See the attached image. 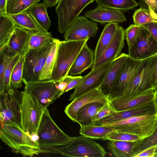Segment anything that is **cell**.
I'll return each instance as SVG.
<instances>
[{
    "instance_id": "6da1fadb",
    "label": "cell",
    "mask_w": 157,
    "mask_h": 157,
    "mask_svg": "<svg viewBox=\"0 0 157 157\" xmlns=\"http://www.w3.org/2000/svg\"><path fill=\"white\" fill-rule=\"evenodd\" d=\"M1 124L0 139L13 152L29 157L42 153L38 142L24 132L20 126L12 122Z\"/></svg>"
},
{
    "instance_id": "7a4b0ae2",
    "label": "cell",
    "mask_w": 157,
    "mask_h": 157,
    "mask_svg": "<svg viewBox=\"0 0 157 157\" xmlns=\"http://www.w3.org/2000/svg\"><path fill=\"white\" fill-rule=\"evenodd\" d=\"M45 153H58L72 157H104L107 153L100 144L81 135L72 137L68 144L56 147Z\"/></svg>"
},
{
    "instance_id": "3957f363",
    "label": "cell",
    "mask_w": 157,
    "mask_h": 157,
    "mask_svg": "<svg viewBox=\"0 0 157 157\" xmlns=\"http://www.w3.org/2000/svg\"><path fill=\"white\" fill-rule=\"evenodd\" d=\"M88 40H59L56 62L51 80L58 81L68 75L69 71L77 56Z\"/></svg>"
},
{
    "instance_id": "277c9868",
    "label": "cell",
    "mask_w": 157,
    "mask_h": 157,
    "mask_svg": "<svg viewBox=\"0 0 157 157\" xmlns=\"http://www.w3.org/2000/svg\"><path fill=\"white\" fill-rule=\"evenodd\" d=\"M37 135L38 142L42 153H45L56 147L65 145L72 138L65 133L56 124L48 109L41 118Z\"/></svg>"
},
{
    "instance_id": "5b68a950",
    "label": "cell",
    "mask_w": 157,
    "mask_h": 157,
    "mask_svg": "<svg viewBox=\"0 0 157 157\" xmlns=\"http://www.w3.org/2000/svg\"><path fill=\"white\" fill-rule=\"evenodd\" d=\"M21 127L32 138L37 139L38 129L43 114L47 109L25 90L21 92Z\"/></svg>"
},
{
    "instance_id": "8992f818",
    "label": "cell",
    "mask_w": 157,
    "mask_h": 157,
    "mask_svg": "<svg viewBox=\"0 0 157 157\" xmlns=\"http://www.w3.org/2000/svg\"><path fill=\"white\" fill-rule=\"evenodd\" d=\"M103 125L110 127L117 132L133 134L143 139L154 133L157 126V116L148 114L132 117Z\"/></svg>"
},
{
    "instance_id": "52a82bcc",
    "label": "cell",
    "mask_w": 157,
    "mask_h": 157,
    "mask_svg": "<svg viewBox=\"0 0 157 157\" xmlns=\"http://www.w3.org/2000/svg\"><path fill=\"white\" fill-rule=\"evenodd\" d=\"M53 40L39 48L29 49L25 54L23 76L25 84L40 81V76Z\"/></svg>"
},
{
    "instance_id": "ba28073f",
    "label": "cell",
    "mask_w": 157,
    "mask_h": 157,
    "mask_svg": "<svg viewBox=\"0 0 157 157\" xmlns=\"http://www.w3.org/2000/svg\"><path fill=\"white\" fill-rule=\"evenodd\" d=\"M0 105L1 123L12 122L21 126V106L22 93L12 87L1 94Z\"/></svg>"
},
{
    "instance_id": "9c48e42d",
    "label": "cell",
    "mask_w": 157,
    "mask_h": 157,
    "mask_svg": "<svg viewBox=\"0 0 157 157\" xmlns=\"http://www.w3.org/2000/svg\"><path fill=\"white\" fill-rule=\"evenodd\" d=\"M94 0H60L56 8L58 18V30L61 33L66 29L83 9Z\"/></svg>"
},
{
    "instance_id": "30bf717a",
    "label": "cell",
    "mask_w": 157,
    "mask_h": 157,
    "mask_svg": "<svg viewBox=\"0 0 157 157\" xmlns=\"http://www.w3.org/2000/svg\"><path fill=\"white\" fill-rule=\"evenodd\" d=\"M145 59H135L129 55L108 97V100L123 95L127 88L137 75Z\"/></svg>"
},
{
    "instance_id": "8fae6325",
    "label": "cell",
    "mask_w": 157,
    "mask_h": 157,
    "mask_svg": "<svg viewBox=\"0 0 157 157\" xmlns=\"http://www.w3.org/2000/svg\"><path fill=\"white\" fill-rule=\"evenodd\" d=\"M58 81H40L25 84V90L35 98L44 108L47 109L61 96Z\"/></svg>"
},
{
    "instance_id": "7c38bea8",
    "label": "cell",
    "mask_w": 157,
    "mask_h": 157,
    "mask_svg": "<svg viewBox=\"0 0 157 157\" xmlns=\"http://www.w3.org/2000/svg\"><path fill=\"white\" fill-rule=\"evenodd\" d=\"M157 59V53L145 59L137 75L123 95H138L152 88L151 82Z\"/></svg>"
},
{
    "instance_id": "4fadbf2b",
    "label": "cell",
    "mask_w": 157,
    "mask_h": 157,
    "mask_svg": "<svg viewBox=\"0 0 157 157\" xmlns=\"http://www.w3.org/2000/svg\"><path fill=\"white\" fill-rule=\"evenodd\" d=\"M155 92L151 88L136 95H124L108 100L110 106L117 112L150 105L154 103Z\"/></svg>"
},
{
    "instance_id": "5bb4252c",
    "label": "cell",
    "mask_w": 157,
    "mask_h": 157,
    "mask_svg": "<svg viewBox=\"0 0 157 157\" xmlns=\"http://www.w3.org/2000/svg\"><path fill=\"white\" fill-rule=\"evenodd\" d=\"M114 60L91 70L85 75L82 82L74 89L73 92L70 96L69 101H72L82 94L101 86L112 65Z\"/></svg>"
},
{
    "instance_id": "9a60e30c",
    "label": "cell",
    "mask_w": 157,
    "mask_h": 157,
    "mask_svg": "<svg viewBox=\"0 0 157 157\" xmlns=\"http://www.w3.org/2000/svg\"><path fill=\"white\" fill-rule=\"evenodd\" d=\"M98 25L85 16L78 17L68 27L64 35L66 40H81L96 36Z\"/></svg>"
},
{
    "instance_id": "2e32d148",
    "label": "cell",
    "mask_w": 157,
    "mask_h": 157,
    "mask_svg": "<svg viewBox=\"0 0 157 157\" xmlns=\"http://www.w3.org/2000/svg\"><path fill=\"white\" fill-rule=\"evenodd\" d=\"M98 102L105 105L108 99L103 93L101 86L77 97L65 107L64 112L72 121L77 122V114L83 106L91 103Z\"/></svg>"
},
{
    "instance_id": "e0dca14e",
    "label": "cell",
    "mask_w": 157,
    "mask_h": 157,
    "mask_svg": "<svg viewBox=\"0 0 157 157\" xmlns=\"http://www.w3.org/2000/svg\"><path fill=\"white\" fill-rule=\"evenodd\" d=\"M128 52V55L135 59H146L157 53V41L140 26L137 41Z\"/></svg>"
},
{
    "instance_id": "ac0fdd59",
    "label": "cell",
    "mask_w": 157,
    "mask_h": 157,
    "mask_svg": "<svg viewBox=\"0 0 157 157\" xmlns=\"http://www.w3.org/2000/svg\"><path fill=\"white\" fill-rule=\"evenodd\" d=\"M125 39L124 29L122 26L119 25L111 42L98 61L94 64L92 70L115 59L120 56L124 47Z\"/></svg>"
},
{
    "instance_id": "d6986e66",
    "label": "cell",
    "mask_w": 157,
    "mask_h": 157,
    "mask_svg": "<svg viewBox=\"0 0 157 157\" xmlns=\"http://www.w3.org/2000/svg\"><path fill=\"white\" fill-rule=\"evenodd\" d=\"M84 16L92 21L102 25L109 23H123L127 21L124 13L120 11L99 6L85 12Z\"/></svg>"
},
{
    "instance_id": "ffe728a7",
    "label": "cell",
    "mask_w": 157,
    "mask_h": 157,
    "mask_svg": "<svg viewBox=\"0 0 157 157\" xmlns=\"http://www.w3.org/2000/svg\"><path fill=\"white\" fill-rule=\"evenodd\" d=\"M154 103L131 109L115 112L105 116L94 124L103 125L132 117L148 114L156 115Z\"/></svg>"
},
{
    "instance_id": "44dd1931",
    "label": "cell",
    "mask_w": 157,
    "mask_h": 157,
    "mask_svg": "<svg viewBox=\"0 0 157 157\" xmlns=\"http://www.w3.org/2000/svg\"><path fill=\"white\" fill-rule=\"evenodd\" d=\"M86 43L78 54L70 70L68 75L72 76L81 75L85 71L93 67L94 52Z\"/></svg>"
},
{
    "instance_id": "7402d4cb",
    "label": "cell",
    "mask_w": 157,
    "mask_h": 157,
    "mask_svg": "<svg viewBox=\"0 0 157 157\" xmlns=\"http://www.w3.org/2000/svg\"><path fill=\"white\" fill-rule=\"evenodd\" d=\"M33 32L16 25L7 45L21 56H25L29 50V40Z\"/></svg>"
},
{
    "instance_id": "603a6c76",
    "label": "cell",
    "mask_w": 157,
    "mask_h": 157,
    "mask_svg": "<svg viewBox=\"0 0 157 157\" xmlns=\"http://www.w3.org/2000/svg\"><path fill=\"white\" fill-rule=\"evenodd\" d=\"M128 56V55L123 53L114 60L111 68L101 85V90L107 98L111 91L121 70Z\"/></svg>"
},
{
    "instance_id": "cb8c5ba5",
    "label": "cell",
    "mask_w": 157,
    "mask_h": 157,
    "mask_svg": "<svg viewBox=\"0 0 157 157\" xmlns=\"http://www.w3.org/2000/svg\"><path fill=\"white\" fill-rule=\"evenodd\" d=\"M119 24L113 22L106 24L100 35L94 52V64L113 39L119 26Z\"/></svg>"
},
{
    "instance_id": "d4e9b609",
    "label": "cell",
    "mask_w": 157,
    "mask_h": 157,
    "mask_svg": "<svg viewBox=\"0 0 157 157\" xmlns=\"http://www.w3.org/2000/svg\"><path fill=\"white\" fill-rule=\"evenodd\" d=\"M104 105L100 102H95L83 106L77 113L76 122L80 126L91 125L93 118Z\"/></svg>"
},
{
    "instance_id": "484cf974",
    "label": "cell",
    "mask_w": 157,
    "mask_h": 157,
    "mask_svg": "<svg viewBox=\"0 0 157 157\" xmlns=\"http://www.w3.org/2000/svg\"><path fill=\"white\" fill-rule=\"evenodd\" d=\"M80 127L79 134L92 139H102L105 140L111 133L116 132L115 129L105 125L91 124Z\"/></svg>"
},
{
    "instance_id": "4316f807",
    "label": "cell",
    "mask_w": 157,
    "mask_h": 157,
    "mask_svg": "<svg viewBox=\"0 0 157 157\" xmlns=\"http://www.w3.org/2000/svg\"><path fill=\"white\" fill-rule=\"evenodd\" d=\"M48 8L43 2L35 5L28 10L40 28L46 32L51 24L47 12Z\"/></svg>"
},
{
    "instance_id": "83f0119b",
    "label": "cell",
    "mask_w": 157,
    "mask_h": 157,
    "mask_svg": "<svg viewBox=\"0 0 157 157\" xmlns=\"http://www.w3.org/2000/svg\"><path fill=\"white\" fill-rule=\"evenodd\" d=\"M16 26L8 15L0 14V50L7 45Z\"/></svg>"
},
{
    "instance_id": "f1b7e54d",
    "label": "cell",
    "mask_w": 157,
    "mask_h": 157,
    "mask_svg": "<svg viewBox=\"0 0 157 157\" xmlns=\"http://www.w3.org/2000/svg\"><path fill=\"white\" fill-rule=\"evenodd\" d=\"M135 141L109 140L107 148L117 157H130Z\"/></svg>"
},
{
    "instance_id": "f546056e",
    "label": "cell",
    "mask_w": 157,
    "mask_h": 157,
    "mask_svg": "<svg viewBox=\"0 0 157 157\" xmlns=\"http://www.w3.org/2000/svg\"><path fill=\"white\" fill-rule=\"evenodd\" d=\"M59 40L54 38L52 46L46 59L45 63L39 77V81L51 80L55 65L58 43Z\"/></svg>"
},
{
    "instance_id": "4dcf8cb0",
    "label": "cell",
    "mask_w": 157,
    "mask_h": 157,
    "mask_svg": "<svg viewBox=\"0 0 157 157\" xmlns=\"http://www.w3.org/2000/svg\"><path fill=\"white\" fill-rule=\"evenodd\" d=\"M98 6L126 12L139 4L136 0H95Z\"/></svg>"
},
{
    "instance_id": "1f68e13d",
    "label": "cell",
    "mask_w": 157,
    "mask_h": 157,
    "mask_svg": "<svg viewBox=\"0 0 157 157\" xmlns=\"http://www.w3.org/2000/svg\"><path fill=\"white\" fill-rule=\"evenodd\" d=\"M8 15L16 25L32 31L43 30L40 28L28 10L17 14Z\"/></svg>"
},
{
    "instance_id": "d6a6232c",
    "label": "cell",
    "mask_w": 157,
    "mask_h": 157,
    "mask_svg": "<svg viewBox=\"0 0 157 157\" xmlns=\"http://www.w3.org/2000/svg\"><path fill=\"white\" fill-rule=\"evenodd\" d=\"M17 54L7 45L0 50V94L4 92V73L5 70Z\"/></svg>"
},
{
    "instance_id": "836d02e7",
    "label": "cell",
    "mask_w": 157,
    "mask_h": 157,
    "mask_svg": "<svg viewBox=\"0 0 157 157\" xmlns=\"http://www.w3.org/2000/svg\"><path fill=\"white\" fill-rule=\"evenodd\" d=\"M40 2V0H7V14H16L25 12Z\"/></svg>"
},
{
    "instance_id": "e575fe53",
    "label": "cell",
    "mask_w": 157,
    "mask_h": 157,
    "mask_svg": "<svg viewBox=\"0 0 157 157\" xmlns=\"http://www.w3.org/2000/svg\"><path fill=\"white\" fill-rule=\"evenodd\" d=\"M134 24L139 26L157 21V14L153 11L140 7L133 15Z\"/></svg>"
},
{
    "instance_id": "d590c367",
    "label": "cell",
    "mask_w": 157,
    "mask_h": 157,
    "mask_svg": "<svg viewBox=\"0 0 157 157\" xmlns=\"http://www.w3.org/2000/svg\"><path fill=\"white\" fill-rule=\"evenodd\" d=\"M54 38L51 33L48 32L44 30L33 31L30 39L29 50L41 47L52 41Z\"/></svg>"
},
{
    "instance_id": "8d00e7d4",
    "label": "cell",
    "mask_w": 157,
    "mask_h": 157,
    "mask_svg": "<svg viewBox=\"0 0 157 157\" xmlns=\"http://www.w3.org/2000/svg\"><path fill=\"white\" fill-rule=\"evenodd\" d=\"M157 145V126L151 136L135 142L131 157H135L139 153L147 148Z\"/></svg>"
},
{
    "instance_id": "74e56055",
    "label": "cell",
    "mask_w": 157,
    "mask_h": 157,
    "mask_svg": "<svg viewBox=\"0 0 157 157\" xmlns=\"http://www.w3.org/2000/svg\"><path fill=\"white\" fill-rule=\"evenodd\" d=\"M25 56H20L12 71L10 81L11 86L17 89L23 86V76Z\"/></svg>"
},
{
    "instance_id": "f35d334b",
    "label": "cell",
    "mask_w": 157,
    "mask_h": 157,
    "mask_svg": "<svg viewBox=\"0 0 157 157\" xmlns=\"http://www.w3.org/2000/svg\"><path fill=\"white\" fill-rule=\"evenodd\" d=\"M140 26L132 24L124 30L125 39L130 51L136 44L139 36Z\"/></svg>"
},
{
    "instance_id": "ab89813d",
    "label": "cell",
    "mask_w": 157,
    "mask_h": 157,
    "mask_svg": "<svg viewBox=\"0 0 157 157\" xmlns=\"http://www.w3.org/2000/svg\"><path fill=\"white\" fill-rule=\"evenodd\" d=\"M21 56V55L17 54L10 63L5 70L4 73V92L3 93L8 92L12 87L10 83L11 75L14 67Z\"/></svg>"
},
{
    "instance_id": "60d3db41",
    "label": "cell",
    "mask_w": 157,
    "mask_h": 157,
    "mask_svg": "<svg viewBox=\"0 0 157 157\" xmlns=\"http://www.w3.org/2000/svg\"><path fill=\"white\" fill-rule=\"evenodd\" d=\"M142 139L141 137L129 133L115 132L111 133L105 140H117L136 141Z\"/></svg>"
},
{
    "instance_id": "b9f144b4",
    "label": "cell",
    "mask_w": 157,
    "mask_h": 157,
    "mask_svg": "<svg viewBox=\"0 0 157 157\" xmlns=\"http://www.w3.org/2000/svg\"><path fill=\"white\" fill-rule=\"evenodd\" d=\"M115 111L110 106L109 102L105 105L93 117L92 119V124L98 121L102 118Z\"/></svg>"
},
{
    "instance_id": "7bdbcfd3",
    "label": "cell",
    "mask_w": 157,
    "mask_h": 157,
    "mask_svg": "<svg viewBox=\"0 0 157 157\" xmlns=\"http://www.w3.org/2000/svg\"><path fill=\"white\" fill-rule=\"evenodd\" d=\"M140 7L153 11L157 14V0H139Z\"/></svg>"
},
{
    "instance_id": "ee69618b",
    "label": "cell",
    "mask_w": 157,
    "mask_h": 157,
    "mask_svg": "<svg viewBox=\"0 0 157 157\" xmlns=\"http://www.w3.org/2000/svg\"><path fill=\"white\" fill-rule=\"evenodd\" d=\"M85 76H76L75 78L67 85L64 91V93L68 91L75 89L80 84L83 80Z\"/></svg>"
},
{
    "instance_id": "f6af8a7d",
    "label": "cell",
    "mask_w": 157,
    "mask_h": 157,
    "mask_svg": "<svg viewBox=\"0 0 157 157\" xmlns=\"http://www.w3.org/2000/svg\"><path fill=\"white\" fill-rule=\"evenodd\" d=\"M142 26L157 41V21L144 24Z\"/></svg>"
},
{
    "instance_id": "bcb514c9",
    "label": "cell",
    "mask_w": 157,
    "mask_h": 157,
    "mask_svg": "<svg viewBox=\"0 0 157 157\" xmlns=\"http://www.w3.org/2000/svg\"><path fill=\"white\" fill-rule=\"evenodd\" d=\"M156 146L150 147L139 153L135 157H154Z\"/></svg>"
},
{
    "instance_id": "7dc6e473",
    "label": "cell",
    "mask_w": 157,
    "mask_h": 157,
    "mask_svg": "<svg viewBox=\"0 0 157 157\" xmlns=\"http://www.w3.org/2000/svg\"><path fill=\"white\" fill-rule=\"evenodd\" d=\"M151 84L154 92L157 91V59L155 66L151 78Z\"/></svg>"
},
{
    "instance_id": "c3c4849f",
    "label": "cell",
    "mask_w": 157,
    "mask_h": 157,
    "mask_svg": "<svg viewBox=\"0 0 157 157\" xmlns=\"http://www.w3.org/2000/svg\"><path fill=\"white\" fill-rule=\"evenodd\" d=\"M7 0H0V14H6Z\"/></svg>"
},
{
    "instance_id": "681fc988",
    "label": "cell",
    "mask_w": 157,
    "mask_h": 157,
    "mask_svg": "<svg viewBox=\"0 0 157 157\" xmlns=\"http://www.w3.org/2000/svg\"><path fill=\"white\" fill-rule=\"evenodd\" d=\"M60 0H43L48 7L55 6L58 4Z\"/></svg>"
},
{
    "instance_id": "f907efd6",
    "label": "cell",
    "mask_w": 157,
    "mask_h": 157,
    "mask_svg": "<svg viewBox=\"0 0 157 157\" xmlns=\"http://www.w3.org/2000/svg\"><path fill=\"white\" fill-rule=\"evenodd\" d=\"M155 96L154 99V103L155 105L156 109V115L157 116V91H155Z\"/></svg>"
},
{
    "instance_id": "816d5d0a",
    "label": "cell",
    "mask_w": 157,
    "mask_h": 157,
    "mask_svg": "<svg viewBox=\"0 0 157 157\" xmlns=\"http://www.w3.org/2000/svg\"><path fill=\"white\" fill-rule=\"evenodd\" d=\"M154 157H157V145L156 146Z\"/></svg>"
}]
</instances>
